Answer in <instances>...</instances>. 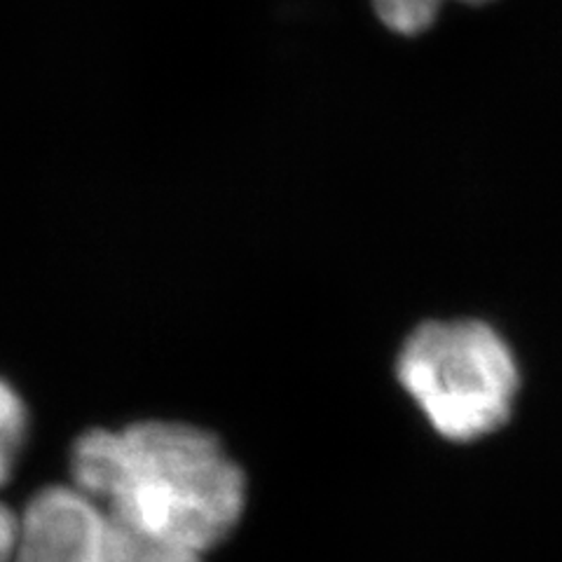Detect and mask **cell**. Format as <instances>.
<instances>
[{
    "label": "cell",
    "mask_w": 562,
    "mask_h": 562,
    "mask_svg": "<svg viewBox=\"0 0 562 562\" xmlns=\"http://www.w3.org/2000/svg\"><path fill=\"white\" fill-rule=\"evenodd\" d=\"M94 473L115 520L198 553L225 541L244 514L241 467L216 434L188 422L109 429Z\"/></svg>",
    "instance_id": "obj_1"
},
{
    "label": "cell",
    "mask_w": 562,
    "mask_h": 562,
    "mask_svg": "<svg viewBox=\"0 0 562 562\" xmlns=\"http://www.w3.org/2000/svg\"><path fill=\"white\" fill-rule=\"evenodd\" d=\"M403 390L434 431L469 443L512 417L520 371L512 347L483 322H429L411 333L396 361Z\"/></svg>",
    "instance_id": "obj_2"
},
{
    "label": "cell",
    "mask_w": 562,
    "mask_h": 562,
    "mask_svg": "<svg viewBox=\"0 0 562 562\" xmlns=\"http://www.w3.org/2000/svg\"><path fill=\"white\" fill-rule=\"evenodd\" d=\"M109 518L78 487L49 485L22 514L14 562H101Z\"/></svg>",
    "instance_id": "obj_3"
},
{
    "label": "cell",
    "mask_w": 562,
    "mask_h": 562,
    "mask_svg": "<svg viewBox=\"0 0 562 562\" xmlns=\"http://www.w3.org/2000/svg\"><path fill=\"white\" fill-rule=\"evenodd\" d=\"M101 562H202V553L148 537L109 516V535H105Z\"/></svg>",
    "instance_id": "obj_4"
},
{
    "label": "cell",
    "mask_w": 562,
    "mask_h": 562,
    "mask_svg": "<svg viewBox=\"0 0 562 562\" xmlns=\"http://www.w3.org/2000/svg\"><path fill=\"white\" fill-rule=\"evenodd\" d=\"M31 429V413L16 384L0 375V485H5L20 464Z\"/></svg>",
    "instance_id": "obj_5"
},
{
    "label": "cell",
    "mask_w": 562,
    "mask_h": 562,
    "mask_svg": "<svg viewBox=\"0 0 562 562\" xmlns=\"http://www.w3.org/2000/svg\"><path fill=\"white\" fill-rule=\"evenodd\" d=\"M446 0H373L380 22L401 35H415L429 29Z\"/></svg>",
    "instance_id": "obj_6"
},
{
    "label": "cell",
    "mask_w": 562,
    "mask_h": 562,
    "mask_svg": "<svg viewBox=\"0 0 562 562\" xmlns=\"http://www.w3.org/2000/svg\"><path fill=\"white\" fill-rule=\"evenodd\" d=\"M460 3H471V5H479V3H487V0H460Z\"/></svg>",
    "instance_id": "obj_7"
}]
</instances>
